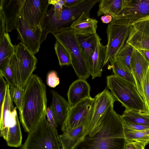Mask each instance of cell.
Returning <instances> with one entry per match:
<instances>
[{"label":"cell","mask_w":149,"mask_h":149,"mask_svg":"<svg viewBox=\"0 0 149 149\" xmlns=\"http://www.w3.org/2000/svg\"><path fill=\"white\" fill-rule=\"evenodd\" d=\"M126 42L135 49L149 51V19L130 26Z\"/></svg>","instance_id":"obj_15"},{"label":"cell","mask_w":149,"mask_h":149,"mask_svg":"<svg viewBox=\"0 0 149 149\" xmlns=\"http://www.w3.org/2000/svg\"><path fill=\"white\" fill-rule=\"evenodd\" d=\"M107 87L116 101L125 109L139 111L147 115V111L142 97L136 86L114 74L106 77Z\"/></svg>","instance_id":"obj_3"},{"label":"cell","mask_w":149,"mask_h":149,"mask_svg":"<svg viewBox=\"0 0 149 149\" xmlns=\"http://www.w3.org/2000/svg\"><path fill=\"white\" fill-rule=\"evenodd\" d=\"M130 64L136 88L143 99V84L149 68V62L143 50L133 48Z\"/></svg>","instance_id":"obj_14"},{"label":"cell","mask_w":149,"mask_h":149,"mask_svg":"<svg viewBox=\"0 0 149 149\" xmlns=\"http://www.w3.org/2000/svg\"><path fill=\"white\" fill-rule=\"evenodd\" d=\"M133 49L132 46L126 42L113 58L124 69L131 73L130 64Z\"/></svg>","instance_id":"obj_24"},{"label":"cell","mask_w":149,"mask_h":149,"mask_svg":"<svg viewBox=\"0 0 149 149\" xmlns=\"http://www.w3.org/2000/svg\"><path fill=\"white\" fill-rule=\"evenodd\" d=\"M24 95L21 110L20 122L28 133L34 130L46 116V88L41 78L33 74L23 87Z\"/></svg>","instance_id":"obj_2"},{"label":"cell","mask_w":149,"mask_h":149,"mask_svg":"<svg viewBox=\"0 0 149 149\" xmlns=\"http://www.w3.org/2000/svg\"><path fill=\"white\" fill-rule=\"evenodd\" d=\"M123 125L125 131H138L149 128V126L125 121H123Z\"/></svg>","instance_id":"obj_37"},{"label":"cell","mask_w":149,"mask_h":149,"mask_svg":"<svg viewBox=\"0 0 149 149\" xmlns=\"http://www.w3.org/2000/svg\"><path fill=\"white\" fill-rule=\"evenodd\" d=\"M97 23L90 17V12H84L70 27L78 36H86L97 33Z\"/></svg>","instance_id":"obj_17"},{"label":"cell","mask_w":149,"mask_h":149,"mask_svg":"<svg viewBox=\"0 0 149 149\" xmlns=\"http://www.w3.org/2000/svg\"><path fill=\"white\" fill-rule=\"evenodd\" d=\"M78 36L79 44L89 70L92 55L98 41L101 39L97 33L88 36Z\"/></svg>","instance_id":"obj_20"},{"label":"cell","mask_w":149,"mask_h":149,"mask_svg":"<svg viewBox=\"0 0 149 149\" xmlns=\"http://www.w3.org/2000/svg\"><path fill=\"white\" fill-rule=\"evenodd\" d=\"M49 5V0H26L21 16L30 24L42 30Z\"/></svg>","instance_id":"obj_11"},{"label":"cell","mask_w":149,"mask_h":149,"mask_svg":"<svg viewBox=\"0 0 149 149\" xmlns=\"http://www.w3.org/2000/svg\"><path fill=\"white\" fill-rule=\"evenodd\" d=\"M18 39L32 54L35 55L39 51L42 30L38 27L30 24L21 16L17 22L16 29Z\"/></svg>","instance_id":"obj_10"},{"label":"cell","mask_w":149,"mask_h":149,"mask_svg":"<svg viewBox=\"0 0 149 149\" xmlns=\"http://www.w3.org/2000/svg\"><path fill=\"white\" fill-rule=\"evenodd\" d=\"M9 92L11 98L14 102L20 111L23 100L24 90L16 85L9 86Z\"/></svg>","instance_id":"obj_29"},{"label":"cell","mask_w":149,"mask_h":149,"mask_svg":"<svg viewBox=\"0 0 149 149\" xmlns=\"http://www.w3.org/2000/svg\"><path fill=\"white\" fill-rule=\"evenodd\" d=\"M46 114L48 123L53 127L57 135L59 137L57 130L58 124L55 114L51 106L47 108Z\"/></svg>","instance_id":"obj_32"},{"label":"cell","mask_w":149,"mask_h":149,"mask_svg":"<svg viewBox=\"0 0 149 149\" xmlns=\"http://www.w3.org/2000/svg\"><path fill=\"white\" fill-rule=\"evenodd\" d=\"M84 134V126L79 127L63 132L59 135L61 149H72L77 141Z\"/></svg>","instance_id":"obj_22"},{"label":"cell","mask_w":149,"mask_h":149,"mask_svg":"<svg viewBox=\"0 0 149 149\" xmlns=\"http://www.w3.org/2000/svg\"><path fill=\"white\" fill-rule=\"evenodd\" d=\"M60 83V80L56 72L55 71H52L48 73L47 77V85L51 88H55Z\"/></svg>","instance_id":"obj_36"},{"label":"cell","mask_w":149,"mask_h":149,"mask_svg":"<svg viewBox=\"0 0 149 149\" xmlns=\"http://www.w3.org/2000/svg\"><path fill=\"white\" fill-rule=\"evenodd\" d=\"M15 47V54L17 59L22 87L23 88L36 69L38 60L35 55L22 42L19 43Z\"/></svg>","instance_id":"obj_12"},{"label":"cell","mask_w":149,"mask_h":149,"mask_svg":"<svg viewBox=\"0 0 149 149\" xmlns=\"http://www.w3.org/2000/svg\"><path fill=\"white\" fill-rule=\"evenodd\" d=\"M10 60L8 63L4 71L2 72L3 75L9 86L16 85L14 81L12 69L10 63Z\"/></svg>","instance_id":"obj_35"},{"label":"cell","mask_w":149,"mask_h":149,"mask_svg":"<svg viewBox=\"0 0 149 149\" xmlns=\"http://www.w3.org/2000/svg\"><path fill=\"white\" fill-rule=\"evenodd\" d=\"M144 52L147 60L149 62V51L146 50H142Z\"/></svg>","instance_id":"obj_42"},{"label":"cell","mask_w":149,"mask_h":149,"mask_svg":"<svg viewBox=\"0 0 149 149\" xmlns=\"http://www.w3.org/2000/svg\"><path fill=\"white\" fill-rule=\"evenodd\" d=\"M0 38H2L6 33L5 22L2 13L0 12Z\"/></svg>","instance_id":"obj_40"},{"label":"cell","mask_w":149,"mask_h":149,"mask_svg":"<svg viewBox=\"0 0 149 149\" xmlns=\"http://www.w3.org/2000/svg\"><path fill=\"white\" fill-rule=\"evenodd\" d=\"M113 108L110 106L95 128L72 149H123L126 139L123 121Z\"/></svg>","instance_id":"obj_1"},{"label":"cell","mask_w":149,"mask_h":149,"mask_svg":"<svg viewBox=\"0 0 149 149\" xmlns=\"http://www.w3.org/2000/svg\"><path fill=\"white\" fill-rule=\"evenodd\" d=\"M15 46L12 44L9 34L6 32L0 38V71L2 72L15 54Z\"/></svg>","instance_id":"obj_21"},{"label":"cell","mask_w":149,"mask_h":149,"mask_svg":"<svg viewBox=\"0 0 149 149\" xmlns=\"http://www.w3.org/2000/svg\"><path fill=\"white\" fill-rule=\"evenodd\" d=\"M94 102L91 97L85 98L71 107L68 114L61 127L63 132L77 128L83 125L86 126Z\"/></svg>","instance_id":"obj_7"},{"label":"cell","mask_w":149,"mask_h":149,"mask_svg":"<svg viewBox=\"0 0 149 149\" xmlns=\"http://www.w3.org/2000/svg\"><path fill=\"white\" fill-rule=\"evenodd\" d=\"M94 102L91 111L86 125L84 128L83 136L93 130L110 106L113 105L116 100L108 89L105 88L94 98Z\"/></svg>","instance_id":"obj_9"},{"label":"cell","mask_w":149,"mask_h":149,"mask_svg":"<svg viewBox=\"0 0 149 149\" xmlns=\"http://www.w3.org/2000/svg\"><path fill=\"white\" fill-rule=\"evenodd\" d=\"M90 85L86 80L79 79L70 86L67 95L68 102L71 107L81 100L91 97Z\"/></svg>","instance_id":"obj_16"},{"label":"cell","mask_w":149,"mask_h":149,"mask_svg":"<svg viewBox=\"0 0 149 149\" xmlns=\"http://www.w3.org/2000/svg\"><path fill=\"white\" fill-rule=\"evenodd\" d=\"M110 62L109 67L112 69L113 74L127 81L136 86L134 79L131 73L124 69L113 58L112 59Z\"/></svg>","instance_id":"obj_28"},{"label":"cell","mask_w":149,"mask_h":149,"mask_svg":"<svg viewBox=\"0 0 149 149\" xmlns=\"http://www.w3.org/2000/svg\"><path fill=\"white\" fill-rule=\"evenodd\" d=\"M124 0H101L97 13L98 17L109 14L114 18L121 10Z\"/></svg>","instance_id":"obj_23"},{"label":"cell","mask_w":149,"mask_h":149,"mask_svg":"<svg viewBox=\"0 0 149 149\" xmlns=\"http://www.w3.org/2000/svg\"><path fill=\"white\" fill-rule=\"evenodd\" d=\"M121 116L123 121L149 127V116L138 111L126 110Z\"/></svg>","instance_id":"obj_25"},{"label":"cell","mask_w":149,"mask_h":149,"mask_svg":"<svg viewBox=\"0 0 149 149\" xmlns=\"http://www.w3.org/2000/svg\"><path fill=\"white\" fill-rule=\"evenodd\" d=\"M10 62L13 72L15 84L20 88H22L17 59L15 53L11 57Z\"/></svg>","instance_id":"obj_30"},{"label":"cell","mask_w":149,"mask_h":149,"mask_svg":"<svg viewBox=\"0 0 149 149\" xmlns=\"http://www.w3.org/2000/svg\"><path fill=\"white\" fill-rule=\"evenodd\" d=\"M8 84L4 80L2 72L0 71V114L2 110Z\"/></svg>","instance_id":"obj_34"},{"label":"cell","mask_w":149,"mask_h":149,"mask_svg":"<svg viewBox=\"0 0 149 149\" xmlns=\"http://www.w3.org/2000/svg\"><path fill=\"white\" fill-rule=\"evenodd\" d=\"M56 40L69 52L71 65L77 77L85 80L91 75L80 46L78 36L70 28H67L54 34Z\"/></svg>","instance_id":"obj_4"},{"label":"cell","mask_w":149,"mask_h":149,"mask_svg":"<svg viewBox=\"0 0 149 149\" xmlns=\"http://www.w3.org/2000/svg\"><path fill=\"white\" fill-rule=\"evenodd\" d=\"M26 0H0V12L3 15L7 33L16 29Z\"/></svg>","instance_id":"obj_13"},{"label":"cell","mask_w":149,"mask_h":149,"mask_svg":"<svg viewBox=\"0 0 149 149\" xmlns=\"http://www.w3.org/2000/svg\"><path fill=\"white\" fill-rule=\"evenodd\" d=\"M143 99L147 111V115L149 116V68L143 84Z\"/></svg>","instance_id":"obj_31"},{"label":"cell","mask_w":149,"mask_h":149,"mask_svg":"<svg viewBox=\"0 0 149 149\" xmlns=\"http://www.w3.org/2000/svg\"><path fill=\"white\" fill-rule=\"evenodd\" d=\"M130 27L128 25L108 24L106 29L108 41L104 65L114 57L126 43Z\"/></svg>","instance_id":"obj_8"},{"label":"cell","mask_w":149,"mask_h":149,"mask_svg":"<svg viewBox=\"0 0 149 149\" xmlns=\"http://www.w3.org/2000/svg\"><path fill=\"white\" fill-rule=\"evenodd\" d=\"M84 0H64V6L71 8L75 6L83 1Z\"/></svg>","instance_id":"obj_39"},{"label":"cell","mask_w":149,"mask_h":149,"mask_svg":"<svg viewBox=\"0 0 149 149\" xmlns=\"http://www.w3.org/2000/svg\"><path fill=\"white\" fill-rule=\"evenodd\" d=\"M149 19V0H124L123 8L109 24L131 26Z\"/></svg>","instance_id":"obj_6"},{"label":"cell","mask_w":149,"mask_h":149,"mask_svg":"<svg viewBox=\"0 0 149 149\" xmlns=\"http://www.w3.org/2000/svg\"><path fill=\"white\" fill-rule=\"evenodd\" d=\"M49 4L54 6V15L56 20L61 17L64 3V0H49Z\"/></svg>","instance_id":"obj_33"},{"label":"cell","mask_w":149,"mask_h":149,"mask_svg":"<svg viewBox=\"0 0 149 149\" xmlns=\"http://www.w3.org/2000/svg\"><path fill=\"white\" fill-rule=\"evenodd\" d=\"M99 40L92 55L91 65L89 69L92 79L101 77L104 66L106 46L103 45Z\"/></svg>","instance_id":"obj_18"},{"label":"cell","mask_w":149,"mask_h":149,"mask_svg":"<svg viewBox=\"0 0 149 149\" xmlns=\"http://www.w3.org/2000/svg\"><path fill=\"white\" fill-rule=\"evenodd\" d=\"M52 101L51 105L61 126L65 121L71 107L68 102L56 91L51 90Z\"/></svg>","instance_id":"obj_19"},{"label":"cell","mask_w":149,"mask_h":149,"mask_svg":"<svg viewBox=\"0 0 149 149\" xmlns=\"http://www.w3.org/2000/svg\"><path fill=\"white\" fill-rule=\"evenodd\" d=\"M54 49L60 66L71 65V58L69 52L56 40L54 45Z\"/></svg>","instance_id":"obj_27"},{"label":"cell","mask_w":149,"mask_h":149,"mask_svg":"<svg viewBox=\"0 0 149 149\" xmlns=\"http://www.w3.org/2000/svg\"><path fill=\"white\" fill-rule=\"evenodd\" d=\"M45 116L37 127L28 133L21 149H61L58 137Z\"/></svg>","instance_id":"obj_5"},{"label":"cell","mask_w":149,"mask_h":149,"mask_svg":"<svg viewBox=\"0 0 149 149\" xmlns=\"http://www.w3.org/2000/svg\"><path fill=\"white\" fill-rule=\"evenodd\" d=\"M126 140L134 141L147 145L149 143V128L138 131H125Z\"/></svg>","instance_id":"obj_26"},{"label":"cell","mask_w":149,"mask_h":149,"mask_svg":"<svg viewBox=\"0 0 149 149\" xmlns=\"http://www.w3.org/2000/svg\"><path fill=\"white\" fill-rule=\"evenodd\" d=\"M146 146L139 142L126 140L123 149H145Z\"/></svg>","instance_id":"obj_38"},{"label":"cell","mask_w":149,"mask_h":149,"mask_svg":"<svg viewBox=\"0 0 149 149\" xmlns=\"http://www.w3.org/2000/svg\"><path fill=\"white\" fill-rule=\"evenodd\" d=\"M112 19V17L109 14L105 15L101 17L102 22L105 24L110 23L111 22Z\"/></svg>","instance_id":"obj_41"}]
</instances>
